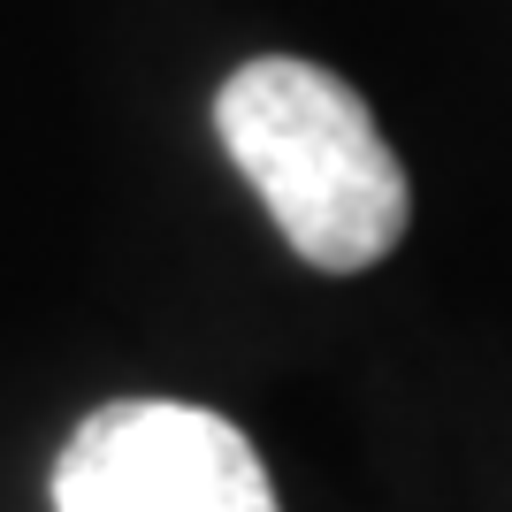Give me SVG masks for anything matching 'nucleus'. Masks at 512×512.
<instances>
[{
    "label": "nucleus",
    "instance_id": "1",
    "mask_svg": "<svg viewBox=\"0 0 512 512\" xmlns=\"http://www.w3.org/2000/svg\"><path fill=\"white\" fill-rule=\"evenodd\" d=\"M214 130L306 268L360 276L406 237V169L344 77L291 54L245 62L214 92Z\"/></svg>",
    "mask_w": 512,
    "mask_h": 512
},
{
    "label": "nucleus",
    "instance_id": "2",
    "mask_svg": "<svg viewBox=\"0 0 512 512\" xmlns=\"http://www.w3.org/2000/svg\"><path fill=\"white\" fill-rule=\"evenodd\" d=\"M54 512H283L245 428L184 398H115L54 459Z\"/></svg>",
    "mask_w": 512,
    "mask_h": 512
}]
</instances>
